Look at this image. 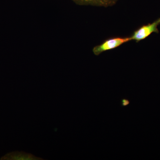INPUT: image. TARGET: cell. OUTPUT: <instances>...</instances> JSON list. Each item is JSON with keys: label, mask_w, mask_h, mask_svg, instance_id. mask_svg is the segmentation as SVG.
<instances>
[{"label": "cell", "mask_w": 160, "mask_h": 160, "mask_svg": "<svg viewBox=\"0 0 160 160\" xmlns=\"http://www.w3.org/2000/svg\"><path fill=\"white\" fill-rule=\"evenodd\" d=\"M130 104V101L126 98H123L121 100V105L122 107L128 106Z\"/></svg>", "instance_id": "obj_5"}, {"label": "cell", "mask_w": 160, "mask_h": 160, "mask_svg": "<svg viewBox=\"0 0 160 160\" xmlns=\"http://www.w3.org/2000/svg\"><path fill=\"white\" fill-rule=\"evenodd\" d=\"M160 25V18L152 23L144 25L135 30L132 34L129 37L130 41H134L139 42L148 38L153 32L159 33L158 27Z\"/></svg>", "instance_id": "obj_1"}, {"label": "cell", "mask_w": 160, "mask_h": 160, "mask_svg": "<svg viewBox=\"0 0 160 160\" xmlns=\"http://www.w3.org/2000/svg\"><path fill=\"white\" fill-rule=\"evenodd\" d=\"M78 5L108 7L114 5L118 0H72Z\"/></svg>", "instance_id": "obj_3"}, {"label": "cell", "mask_w": 160, "mask_h": 160, "mask_svg": "<svg viewBox=\"0 0 160 160\" xmlns=\"http://www.w3.org/2000/svg\"><path fill=\"white\" fill-rule=\"evenodd\" d=\"M130 41V38L115 37L108 39L99 45L95 46L92 52L95 55L98 56L105 52L116 49Z\"/></svg>", "instance_id": "obj_2"}, {"label": "cell", "mask_w": 160, "mask_h": 160, "mask_svg": "<svg viewBox=\"0 0 160 160\" xmlns=\"http://www.w3.org/2000/svg\"><path fill=\"white\" fill-rule=\"evenodd\" d=\"M2 160H42L32 154L23 152H12L4 156Z\"/></svg>", "instance_id": "obj_4"}]
</instances>
